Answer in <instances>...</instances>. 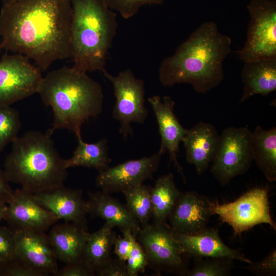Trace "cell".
<instances>
[{
    "mask_svg": "<svg viewBox=\"0 0 276 276\" xmlns=\"http://www.w3.org/2000/svg\"><path fill=\"white\" fill-rule=\"evenodd\" d=\"M71 0H16L0 11V49L21 54L45 71L71 58Z\"/></svg>",
    "mask_w": 276,
    "mask_h": 276,
    "instance_id": "6da1fadb",
    "label": "cell"
},
{
    "mask_svg": "<svg viewBox=\"0 0 276 276\" xmlns=\"http://www.w3.org/2000/svg\"><path fill=\"white\" fill-rule=\"evenodd\" d=\"M231 38L219 32L213 21L201 24L165 58L158 79L165 86L187 83L198 93H206L223 80V62L231 52Z\"/></svg>",
    "mask_w": 276,
    "mask_h": 276,
    "instance_id": "7a4b0ae2",
    "label": "cell"
},
{
    "mask_svg": "<svg viewBox=\"0 0 276 276\" xmlns=\"http://www.w3.org/2000/svg\"><path fill=\"white\" fill-rule=\"evenodd\" d=\"M37 93L43 103L53 112L52 134L58 129H65L81 136L83 124L102 112L103 92L101 84L87 73L73 66H63L43 77Z\"/></svg>",
    "mask_w": 276,
    "mask_h": 276,
    "instance_id": "3957f363",
    "label": "cell"
},
{
    "mask_svg": "<svg viewBox=\"0 0 276 276\" xmlns=\"http://www.w3.org/2000/svg\"><path fill=\"white\" fill-rule=\"evenodd\" d=\"M51 134L31 130L12 142L4 172L9 182L30 194L40 193L64 185L67 176L64 159L58 153Z\"/></svg>",
    "mask_w": 276,
    "mask_h": 276,
    "instance_id": "277c9868",
    "label": "cell"
},
{
    "mask_svg": "<svg viewBox=\"0 0 276 276\" xmlns=\"http://www.w3.org/2000/svg\"><path fill=\"white\" fill-rule=\"evenodd\" d=\"M73 67L85 73L105 69L118 28L116 12L103 0H71Z\"/></svg>",
    "mask_w": 276,
    "mask_h": 276,
    "instance_id": "5b68a950",
    "label": "cell"
},
{
    "mask_svg": "<svg viewBox=\"0 0 276 276\" xmlns=\"http://www.w3.org/2000/svg\"><path fill=\"white\" fill-rule=\"evenodd\" d=\"M136 239L147 255L148 266L153 270L186 276L189 257L167 223H149L141 228Z\"/></svg>",
    "mask_w": 276,
    "mask_h": 276,
    "instance_id": "8992f818",
    "label": "cell"
},
{
    "mask_svg": "<svg viewBox=\"0 0 276 276\" xmlns=\"http://www.w3.org/2000/svg\"><path fill=\"white\" fill-rule=\"evenodd\" d=\"M247 38L238 52L244 62L276 59V1L251 0Z\"/></svg>",
    "mask_w": 276,
    "mask_h": 276,
    "instance_id": "52a82bcc",
    "label": "cell"
},
{
    "mask_svg": "<svg viewBox=\"0 0 276 276\" xmlns=\"http://www.w3.org/2000/svg\"><path fill=\"white\" fill-rule=\"evenodd\" d=\"M253 161L252 132L244 127H230L220 135L210 171L224 186L235 177L246 173Z\"/></svg>",
    "mask_w": 276,
    "mask_h": 276,
    "instance_id": "ba28073f",
    "label": "cell"
},
{
    "mask_svg": "<svg viewBox=\"0 0 276 276\" xmlns=\"http://www.w3.org/2000/svg\"><path fill=\"white\" fill-rule=\"evenodd\" d=\"M268 191L267 187L255 188L234 201L213 203V214L230 225L236 236L261 224H267L275 231L276 224L270 214Z\"/></svg>",
    "mask_w": 276,
    "mask_h": 276,
    "instance_id": "9c48e42d",
    "label": "cell"
},
{
    "mask_svg": "<svg viewBox=\"0 0 276 276\" xmlns=\"http://www.w3.org/2000/svg\"><path fill=\"white\" fill-rule=\"evenodd\" d=\"M102 72L112 84L116 103L112 117L120 124L119 132L126 139L132 134V123L143 124L148 116L145 107V87L143 80L135 77L130 69L113 76L105 68Z\"/></svg>",
    "mask_w": 276,
    "mask_h": 276,
    "instance_id": "30bf717a",
    "label": "cell"
},
{
    "mask_svg": "<svg viewBox=\"0 0 276 276\" xmlns=\"http://www.w3.org/2000/svg\"><path fill=\"white\" fill-rule=\"evenodd\" d=\"M21 54L3 55L0 59V106H10L37 93L42 79L41 70Z\"/></svg>",
    "mask_w": 276,
    "mask_h": 276,
    "instance_id": "8fae6325",
    "label": "cell"
},
{
    "mask_svg": "<svg viewBox=\"0 0 276 276\" xmlns=\"http://www.w3.org/2000/svg\"><path fill=\"white\" fill-rule=\"evenodd\" d=\"M163 151L148 157L131 159L99 171L96 178L97 186L109 193L121 192L143 184L153 175L159 166Z\"/></svg>",
    "mask_w": 276,
    "mask_h": 276,
    "instance_id": "7c38bea8",
    "label": "cell"
},
{
    "mask_svg": "<svg viewBox=\"0 0 276 276\" xmlns=\"http://www.w3.org/2000/svg\"><path fill=\"white\" fill-rule=\"evenodd\" d=\"M213 202L195 191L181 192L169 215V226L174 232L192 235L207 227L214 215Z\"/></svg>",
    "mask_w": 276,
    "mask_h": 276,
    "instance_id": "4fadbf2b",
    "label": "cell"
},
{
    "mask_svg": "<svg viewBox=\"0 0 276 276\" xmlns=\"http://www.w3.org/2000/svg\"><path fill=\"white\" fill-rule=\"evenodd\" d=\"M4 220L13 229L44 232L59 219L53 213L38 204L31 194L18 189L7 203Z\"/></svg>",
    "mask_w": 276,
    "mask_h": 276,
    "instance_id": "5bb4252c",
    "label": "cell"
},
{
    "mask_svg": "<svg viewBox=\"0 0 276 276\" xmlns=\"http://www.w3.org/2000/svg\"><path fill=\"white\" fill-rule=\"evenodd\" d=\"M148 101L151 104L158 125L161 137L159 149L169 154V164L173 163L185 182L186 177L182 167L179 164L177 156L179 146L189 129L182 126L174 113V101L169 96L162 98L158 96L149 97Z\"/></svg>",
    "mask_w": 276,
    "mask_h": 276,
    "instance_id": "9a60e30c",
    "label": "cell"
},
{
    "mask_svg": "<svg viewBox=\"0 0 276 276\" xmlns=\"http://www.w3.org/2000/svg\"><path fill=\"white\" fill-rule=\"evenodd\" d=\"M17 256L47 276L59 270L53 247L44 232L13 229Z\"/></svg>",
    "mask_w": 276,
    "mask_h": 276,
    "instance_id": "2e32d148",
    "label": "cell"
},
{
    "mask_svg": "<svg viewBox=\"0 0 276 276\" xmlns=\"http://www.w3.org/2000/svg\"><path fill=\"white\" fill-rule=\"evenodd\" d=\"M31 196L38 204L53 213L59 220L87 224V203L83 198L81 190L70 189L63 185Z\"/></svg>",
    "mask_w": 276,
    "mask_h": 276,
    "instance_id": "e0dca14e",
    "label": "cell"
},
{
    "mask_svg": "<svg viewBox=\"0 0 276 276\" xmlns=\"http://www.w3.org/2000/svg\"><path fill=\"white\" fill-rule=\"evenodd\" d=\"M174 236L189 258H227L247 264L251 262L243 253L226 245L217 229L206 227L195 234L174 232Z\"/></svg>",
    "mask_w": 276,
    "mask_h": 276,
    "instance_id": "ac0fdd59",
    "label": "cell"
},
{
    "mask_svg": "<svg viewBox=\"0 0 276 276\" xmlns=\"http://www.w3.org/2000/svg\"><path fill=\"white\" fill-rule=\"evenodd\" d=\"M220 135L210 123L200 122L189 129L182 142L187 163L194 166L197 175L202 174L217 152Z\"/></svg>",
    "mask_w": 276,
    "mask_h": 276,
    "instance_id": "d6986e66",
    "label": "cell"
},
{
    "mask_svg": "<svg viewBox=\"0 0 276 276\" xmlns=\"http://www.w3.org/2000/svg\"><path fill=\"white\" fill-rule=\"evenodd\" d=\"M89 234L87 224L65 222L53 226L48 237L57 260L67 264L83 259Z\"/></svg>",
    "mask_w": 276,
    "mask_h": 276,
    "instance_id": "ffe728a7",
    "label": "cell"
},
{
    "mask_svg": "<svg viewBox=\"0 0 276 276\" xmlns=\"http://www.w3.org/2000/svg\"><path fill=\"white\" fill-rule=\"evenodd\" d=\"M88 214L99 217L113 227H118L122 231L130 230L134 236L141 227L137 219L129 211L126 204L121 203L104 191L89 192L86 200Z\"/></svg>",
    "mask_w": 276,
    "mask_h": 276,
    "instance_id": "44dd1931",
    "label": "cell"
},
{
    "mask_svg": "<svg viewBox=\"0 0 276 276\" xmlns=\"http://www.w3.org/2000/svg\"><path fill=\"white\" fill-rule=\"evenodd\" d=\"M243 84L239 103L252 96H266L276 90V59L244 62L241 73Z\"/></svg>",
    "mask_w": 276,
    "mask_h": 276,
    "instance_id": "7402d4cb",
    "label": "cell"
},
{
    "mask_svg": "<svg viewBox=\"0 0 276 276\" xmlns=\"http://www.w3.org/2000/svg\"><path fill=\"white\" fill-rule=\"evenodd\" d=\"M253 158L270 182L276 180V128L257 126L252 132Z\"/></svg>",
    "mask_w": 276,
    "mask_h": 276,
    "instance_id": "603a6c76",
    "label": "cell"
},
{
    "mask_svg": "<svg viewBox=\"0 0 276 276\" xmlns=\"http://www.w3.org/2000/svg\"><path fill=\"white\" fill-rule=\"evenodd\" d=\"M181 193L172 173L163 175L156 180L151 190L153 222L167 223Z\"/></svg>",
    "mask_w": 276,
    "mask_h": 276,
    "instance_id": "cb8c5ba5",
    "label": "cell"
},
{
    "mask_svg": "<svg viewBox=\"0 0 276 276\" xmlns=\"http://www.w3.org/2000/svg\"><path fill=\"white\" fill-rule=\"evenodd\" d=\"M113 228L105 222L98 231L88 236L83 259L96 273L111 258V250L117 237Z\"/></svg>",
    "mask_w": 276,
    "mask_h": 276,
    "instance_id": "d4e9b609",
    "label": "cell"
},
{
    "mask_svg": "<svg viewBox=\"0 0 276 276\" xmlns=\"http://www.w3.org/2000/svg\"><path fill=\"white\" fill-rule=\"evenodd\" d=\"M78 145L73 155L64 159L65 167H75L93 168L98 171L108 167L111 162L108 156L107 141L103 139L94 143H87L83 141L81 136L77 137Z\"/></svg>",
    "mask_w": 276,
    "mask_h": 276,
    "instance_id": "484cf974",
    "label": "cell"
},
{
    "mask_svg": "<svg viewBox=\"0 0 276 276\" xmlns=\"http://www.w3.org/2000/svg\"><path fill=\"white\" fill-rule=\"evenodd\" d=\"M151 187L142 184L123 193L126 206L139 221L141 227L150 223L153 217Z\"/></svg>",
    "mask_w": 276,
    "mask_h": 276,
    "instance_id": "4316f807",
    "label": "cell"
},
{
    "mask_svg": "<svg viewBox=\"0 0 276 276\" xmlns=\"http://www.w3.org/2000/svg\"><path fill=\"white\" fill-rule=\"evenodd\" d=\"M192 268L186 276H228L234 268V260L227 258H194Z\"/></svg>",
    "mask_w": 276,
    "mask_h": 276,
    "instance_id": "83f0119b",
    "label": "cell"
},
{
    "mask_svg": "<svg viewBox=\"0 0 276 276\" xmlns=\"http://www.w3.org/2000/svg\"><path fill=\"white\" fill-rule=\"evenodd\" d=\"M21 126L17 110L10 106H0V152L18 136Z\"/></svg>",
    "mask_w": 276,
    "mask_h": 276,
    "instance_id": "f1b7e54d",
    "label": "cell"
},
{
    "mask_svg": "<svg viewBox=\"0 0 276 276\" xmlns=\"http://www.w3.org/2000/svg\"><path fill=\"white\" fill-rule=\"evenodd\" d=\"M112 10L118 12L125 19L133 17L145 5H160L164 0H103Z\"/></svg>",
    "mask_w": 276,
    "mask_h": 276,
    "instance_id": "f546056e",
    "label": "cell"
},
{
    "mask_svg": "<svg viewBox=\"0 0 276 276\" xmlns=\"http://www.w3.org/2000/svg\"><path fill=\"white\" fill-rule=\"evenodd\" d=\"M0 276H47L19 257L0 265Z\"/></svg>",
    "mask_w": 276,
    "mask_h": 276,
    "instance_id": "4dcf8cb0",
    "label": "cell"
},
{
    "mask_svg": "<svg viewBox=\"0 0 276 276\" xmlns=\"http://www.w3.org/2000/svg\"><path fill=\"white\" fill-rule=\"evenodd\" d=\"M126 264L129 276H137L139 273L144 272L148 266L147 255L136 239L126 261Z\"/></svg>",
    "mask_w": 276,
    "mask_h": 276,
    "instance_id": "1f68e13d",
    "label": "cell"
},
{
    "mask_svg": "<svg viewBox=\"0 0 276 276\" xmlns=\"http://www.w3.org/2000/svg\"><path fill=\"white\" fill-rule=\"evenodd\" d=\"M17 257L13 229L0 226V265Z\"/></svg>",
    "mask_w": 276,
    "mask_h": 276,
    "instance_id": "d6a6232c",
    "label": "cell"
},
{
    "mask_svg": "<svg viewBox=\"0 0 276 276\" xmlns=\"http://www.w3.org/2000/svg\"><path fill=\"white\" fill-rule=\"evenodd\" d=\"M247 269L258 276L276 275V249H273L264 258L256 262L248 264Z\"/></svg>",
    "mask_w": 276,
    "mask_h": 276,
    "instance_id": "836d02e7",
    "label": "cell"
},
{
    "mask_svg": "<svg viewBox=\"0 0 276 276\" xmlns=\"http://www.w3.org/2000/svg\"><path fill=\"white\" fill-rule=\"evenodd\" d=\"M123 237H116L114 243V253L117 257L126 261L133 247L136 237L130 230L121 231Z\"/></svg>",
    "mask_w": 276,
    "mask_h": 276,
    "instance_id": "e575fe53",
    "label": "cell"
},
{
    "mask_svg": "<svg viewBox=\"0 0 276 276\" xmlns=\"http://www.w3.org/2000/svg\"><path fill=\"white\" fill-rule=\"evenodd\" d=\"M95 271L86 263L84 259L65 265L59 269L56 276H94Z\"/></svg>",
    "mask_w": 276,
    "mask_h": 276,
    "instance_id": "d590c367",
    "label": "cell"
},
{
    "mask_svg": "<svg viewBox=\"0 0 276 276\" xmlns=\"http://www.w3.org/2000/svg\"><path fill=\"white\" fill-rule=\"evenodd\" d=\"M98 276H129L126 261L118 257H111L108 261L96 272Z\"/></svg>",
    "mask_w": 276,
    "mask_h": 276,
    "instance_id": "8d00e7d4",
    "label": "cell"
},
{
    "mask_svg": "<svg viewBox=\"0 0 276 276\" xmlns=\"http://www.w3.org/2000/svg\"><path fill=\"white\" fill-rule=\"evenodd\" d=\"M9 183L4 170L0 169V200L7 203L11 199L14 192Z\"/></svg>",
    "mask_w": 276,
    "mask_h": 276,
    "instance_id": "74e56055",
    "label": "cell"
},
{
    "mask_svg": "<svg viewBox=\"0 0 276 276\" xmlns=\"http://www.w3.org/2000/svg\"><path fill=\"white\" fill-rule=\"evenodd\" d=\"M7 209V203L0 200V221L5 219Z\"/></svg>",
    "mask_w": 276,
    "mask_h": 276,
    "instance_id": "f35d334b",
    "label": "cell"
},
{
    "mask_svg": "<svg viewBox=\"0 0 276 276\" xmlns=\"http://www.w3.org/2000/svg\"><path fill=\"white\" fill-rule=\"evenodd\" d=\"M1 1L3 2V4H4V3H10L16 0H1Z\"/></svg>",
    "mask_w": 276,
    "mask_h": 276,
    "instance_id": "ab89813d",
    "label": "cell"
}]
</instances>
